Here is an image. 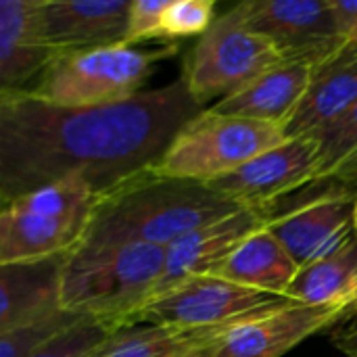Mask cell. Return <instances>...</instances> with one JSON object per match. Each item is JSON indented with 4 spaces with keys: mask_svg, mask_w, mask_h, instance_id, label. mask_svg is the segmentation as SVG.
<instances>
[{
    "mask_svg": "<svg viewBox=\"0 0 357 357\" xmlns=\"http://www.w3.org/2000/svg\"><path fill=\"white\" fill-rule=\"evenodd\" d=\"M203 109L182 77L107 107L0 92V205L73 178L102 195L151 172Z\"/></svg>",
    "mask_w": 357,
    "mask_h": 357,
    "instance_id": "6da1fadb",
    "label": "cell"
},
{
    "mask_svg": "<svg viewBox=\"0 0 357 357\" xmlns=\"http://www.w3.org/2000/svg\"><path fill=\"white\" fill-rule=\"evenodd\" d=\"M238 209L243 205L205 182L144 172L98 195L77 247L144 243L165 249Z\"/></svg>",
    "mask_w": 357,
    "mask_h": 357,
    "instance_id": "7a4b0ae2",
    "label": "cell"
},
{
    "mask_svg": "<svg viewBox=\"0 0 357 357\" xmlns=\"http://www.w3.org/2000/svg\"><path fill=\"white\" fill-rule=\"evenodd\" d=\"M165 264V249L144 243L75 247L63 257L59 305L63 312L105 320L113 328L151 299Z\"/></svg>",
    "mask_w": 357,
    "mask_h": 357,
    "instance_id": "3957f363",
    "label": "cell"
},
{
    "mask_svg": "<svg viewBox=\"0 0 357 357\" xmlns=\"http://www.w3.org/2000/svg\"><path fill=\"white\" fill-rule=\"evenodd\" d=\"M178 44L142 50L132 44H107L56 52L27 88L61 107H107L142 92L155 67L174 56Z\"/></svg>",
    "mask_w": 357,
    "mask_h": 357,
    "instance_id": "277c9868",
    "label": "cell"
},
{
    "mask_svg": "<svg viewBox=\"0 0 357 357\" xmlns=\"http://www.w3.org/2000/svg\"><path fill=\"white\" fill-rule=\"evenodd\" d=\"M98 192L65 180L0 205V264H38L71 253L84 238Z\"/></svg>",
    "mask_w": 357,
    "mask_h": 357,
    "instance_id": "5b68a950",
    "label": "cell"
},
{
    "mask_svg": "<svg viewBox=\"0 0 357 357\" xmlns=\"http://www.w3.org/2000/svg\"><path fill=\"white\" fill-rule=\"evenodd\" d=\"M284 140L280 126L215 113L207 107L176 134L151 172L209 184Z\"/></svg>",
    "mask_w": 357,
    "mask_h": 357,
    "instance_id": "8992f818",
    "label": "cell"
},
{
    "mask_svg": "<svg viewBox=\"0 0 357 357\" xmlns=\"http://www.w3.org/2000/svg\"><path fill=\"white\" fill-rule=\"evenodd\" d=\"M282 63V54L243 21L234 4L215 17L197 40L186 56L182 82L190 96L207 109L209 100L220 102Z\"/></svg>",
    "mask_w": 357,
    "mask_h": 357,
    "instance_id": "52a82bcc",
    "label": "cell"
},
{
    "mask_svg": "<svg viewBox=\"0 0 357 357\" xmlns=\"http://www.w3.org/2000/svg\"><path fill=\"white\" fill-rule=\"evenodd\" d=\"M268 209V230L303 268L339 249L356 232L357 190L337 180H314Z\"/></svg>",
    "mask_w": 357,
    "mask_h": 357,
    "instance_id": "ba28073f",
    "label": "cell"
},
{
    "mask_svg": "<svg viewBox=\"0 0 357 357\" xmlns=\"http://www.w3.org/2000/svg\"><path fill=\"white\" fill-rule=\"evenodd\" d=\"M289 297L253 291L218 276H197L149 299L128 322L178 331H220L289 305Z\"/></svg>",
    "mask_w": 357,
    "mask_h": 357,
    "instance_id": "9c48e42d",
    "label": "cell"
},
{
    "mask_svg": "<svg viewBox=\"0 0 357 357\" xmlns=\"http://www.w3.org/2000/svg\"><path fill=\"white\" fill-rule=\"evenodd\" d=\"M236 8L284 63L316 67L347 44L337 31L331 0H249Z\"/></svg>",
    "mask_w": 357,
    "mask_h": 357,
    "instance_id": "30bf717a",
    "label": "cell"
},
{
    "mask_svg": "<svg viewBox=\"0 0 357 357\" xmlns=\"http://www.w3.org/2000/svg\"><path fill=\"white\" fill-rule=\"evenodd\" d=\"M345 312L343 305L291 301L284 307L228 326L205 341L203 349L207 357H282L316 333L335 326Z\"/></svg>",
    "mask_w": 357,
    "mask_h": 357,
    "instance_id": "8fae6325",
    "label": "cell"
},
{
    "mask_svg": "<svg viewBox=\"0 0 357 357\" xmlns=\"http://www.w3.org/2000/svg\"><path fill=\"white\" fill-rule=\"evenodd\" d=\"M318 161L320 146L316 138H287L238 169L215 178L209 186L243 207H270L314 182Z\"/></svg>",
    "mask_w": 357,
    "mask_h": 357,
    "instance_id": "7c38bea8",
    "label": "cell"
},
{
    "mask_svg": "<svg viewBox=\"0 0 357 357\" xmlns=\"http://www.w3.org/2000/svg\"><path fill=\"white\" fill-rule=\"evenodd\" d=\"M132 0H33L38 40L52 52L123 42Z\"/></svg>",
    "mask_w": 357,
    "mask_h": 357,
    "instance_id": "4fadbf2b",
    "label": "cell"
},
{
    "mask_svg": "<svg viewBox=\"0 0 357 357\" xmlns=\"http://www.w3.org/2000/svg\"><path fill=\"white\" fill-rule=\"evenodd\" d=\"M268 222L270 218L266 207H243L232 215L178 238L165 247L163 274L151 299L184 280L211 276L247 236L266 228Z\"/></svg>",
    "mask_w": 357,
    "mask_h": 357,
    "instance_id": "5bb4252c",
    "label": "cell"
},
{
    "mask_svg": "<svg viewBox=\"0 0 357 357\" xmlns=\"http://www.w3.org/2000/svg\"><path fill=\"white\" fill-rule=\"evenodd\" d=\"M357 100V44L347 42L314 67L310 86L282 132L287 138H316Z\"/></svg>",
    "mask_w": 357,
    "mask_h": 357,
    "instance_id": "9a60e30c",
    "label": "cell"
},
{
    "mask_svg": "<svg viewBox=\"0 0 357 357\" xmlns=\"http://www.w3.org/2000/svg\"><path fill=\"white\" fill-rule=\"evenodd\" d=\"M59 259L0 264V335L42 322L59 312Z\"/></svg>",
    "mask_w": 357,
    "mask_h": 357,
    "instance_id": "2e32d148",
    "label": "cell"
},
{
    "mask_svg": "<svg viewBox=\"0 0 357 357\" xmlns=\"http://www.w3.org/2000/svg\"><path fill=\"white\" fill-rule=\"evenodd\" d=\"M312 71L314 67L310 65L282 63L261 73L234 94L211 105L209 109H213L215 113L255 119L284 128V123L293 117L310 86Z\"/></svg>",
    "mask_w": 357,
    "mask_h": 357,
    "instance_id": "e0dca14e",
    "label": "cell"
},
{
    "mask_svg": "<svg viewBox=\"0 0 357 357\" xmlns=\"http://www.w3.org/2000/svg\"><path fill=\"white\" fill-rule=\"evenodd\" d=\"M297 272L299 266L274 238V234L268 228H261L247 236L211 276L253 291L287 297Z\"/></svg>",
    "mask_w": 357,
    "mask_h": 357,
    "instance_id": "ac0fdd59",
    "label": "cell"
},
{
    "mask_svg": "<svg viewBox=\"0 0 357 357\" xmlns=\"http://www.w3.org/2000/svg\"><path fill=\"white\" fill-rule=\"evenodd\" d=\"M50 56L36 36L33 0H6L0 10V92L29 88Z\"/></svg>",
    "mask_w": 357,
    "mask_h": 357,
    "instance_id": "d6986e66",
    "label": "cell"
},
{
    "mask_svg": "<svg viewBox=\"0 0 357 357\" xmlns=\"http://www.w3.org/2000/svg\"><path fill=\"white\" fill-rule=\"evenodd\" d=\"M287 297L303 305H343L357 301V234L326 257L299 268Z\"/></svg>",
    "mask_w": 357,
    "mask_h": 357,
    "instance_id": "ffe728a7",
    "label": "cell"
},
{
    "mask_svg": "<svg viewBox=\"0 0 357 357\" xmlns=\"http://www.w3.org/2000/svg\"><path fill=\"white\" fill-rule=\"evenodd\" d=\"M220 331H178L159 324H130L109 333L88 357H184Z\"/></svg>",
    "mask_w": 357,
    "mask_h": 357,
    "instance_id": "44dd1931",
    "label": "cell"
},
{
    "mask_svg": "<svg viewBox=\"0 0 357 357\" xmlns=\"http://www.w3.org/2000/svg\"><path fill=\"white\" fill-rule=\"evenodd\" d=\"M316 140L320 146L316 180H337L357 190V100Z\"/></svg>",
    "mask_w": 357,
    "mask_h": 357,
    "instance_id": "7402d4cb",
    "label": "cell"
},
{
    "mask_svg": "<svg viewBox=\"0 0 357 357\" xmlns=\"http://www.w3.org/2000/svg\"><path fill=\"white\" fill-rule=\"evenodd\" d=\"M115 328L105 320L79 316L73 324L44 341L27 357H88L92 349Z\"/></svg>",
    "mask_w": 357,
    "mask_h": 357,
    "instance_id": "603a6c76",
    "label": "cell"
},
{
    "mask_svg": "<svg viewBox=\"0 0 357 357\" xmlns=\"http://www.w3.org/2000/svg\"><path fill=\"white\" fill-rule=\"evenodd\" d=\"M213 0H169L161 19V40L203 36L215 21Z\"/></svg>",
    "mask_w": 357,
    "mask_h": 357,
    "instance_id": "cb8c5ba5",
    "label": "cell"
},
{
    "mask_svg": "<svg viewBox=\"0 0 357 357\" xmlns=\"http://www.w3.org/2000/svg\"><path fill=\"white\" fill-rule=\"evenodd\" d=\"M79 316L69 312H59L42 322H36L31 326H25L21 331L0 335V357H27L36 347H40L44 341L73 324Z\"/></svg>",
    "mask_w": 357,
    "mask_h": 357,
    "instance_id": "d4e9b609",
    "label": "cell"
},
{
    "mask_svg": "<svg viewBox=\"0 0 357 357\" xmlns=\"http://www.w3.org/2000/svg\"><path fill=\"white\" fill-rule=\"evenodd\" d=\"M169 0H132L123 44L136 46L144 40H161V19Z\"/></svg>",
    "mask_w": 357,
    "mask_h": 357,
    "instance_id": "484cf974",
    "label": "cell"
},
{
    "mask_svg": "<svg viewBox=\"0 0 357 357\" xmlns=\"http://www.w3.org/2000/svg\"><path fill=\"white\" fill-rule=\"evenodd\" d=\"M333 343L347 356L357 357V305L349 307L345 316L335 324Z\"/></svg>",
    "mask_w": 357,
    "mask_h": 357,
    "instance_id": "4316f807",
    "label": "cell"
},
{
    "mask_svg": "<svg viewBox=\"0 0 357 357\" xmlns=\"http://www.w3.org/2000/svg\"><path fill=\"white\" fill-rule=\"evenodd\" d=\"M331 10L343 42H354V38L357 36V0L354 2L331 0Z\"/></svg>",
    "mask_w": 357,
    "mask_h": 357,
    "instance_id": "83f0119b",
    "label": "cell"
},
{
    "mask_svg": "<svg viewBox=\"0 0 357 357\" xmlns=\"http://www.w3.org/2000/svg\"><path fill=\"white\" fill-rule=\"evenodd\" d=\"M207 341H209V339H207ZM203 345H205V343H201L199 347H195L192 351H188V354H186L184 357H207L205 356V349H203Z\"/></svg>",
    "mask_w": 357,
    "mask_h": 357,
    "instance_id": "f1b7e54d",
    "label": "cell"
},
{
    "mask_svg": "<svg viewBox=\"0 0 357 357\" xmlns=\"http://www.w3.org/2000/svg\"><path fill=\"white\" fill-rule=\"evenodd\" d=\"M356 234H357V197H356Z\"/></svg>",
    "mask_w": 357,
    "mask_h": 357,
    "instance_id": "f546056e",
    "label": "cell"
},
{
    "mask_svg": "<svg viewBox=\"0 0 357 357\" xmlns=\"http://www.w3.org/2000/svg\"><path fill=\"white\" fill-rule=\"evenodd\" d=\"M4 2H6V0H0V10L4 8Z\"/></svg>",
    "mask_w": 357,
    "mask_h": 357,
    "instance_id": "4dcf8cb0",
    "label": "cell"
},
{
    "mask_svg": "<svg viewBox=\"0 0 357 357\" xmlns=\"http://www.w3.org/2000/svg\"><path fill=\"white\" fill-rule=\"evenodd\" d=\"M354 42H356V44H357V36H356V38H354Z\"/></svg>",
    "mask_w": 357,
    "mask_h": 357,
    "instance_id": "1f68e13d",
    "label": "cell"
},
{
    "mask_svg": "<svg viewBox=\"0 0 357 357\" xmlns=\"http://www.w3.org/2000/svg\"><path fill=\"white\" fill-rule=\"evenodd\" d=\"M356 303H357V301H356ZM356 303H354V305H356Z\"/></svg>",
    "mask_w": 357,
    "mask_h": 357,
    "instance_id": "d6a6232c",
    "label": "cell"
},
{
    "mask_svg": "<svg viewBox=\"0 0 357 357\" xmlns=\"http://www.w3.org/2000/svg\"><path fill=\"white\" fill-rule=\"evenodd\" d=\"M356 305H357V303H356ZM351 307H354V305H351Z\"/></svg>",
    "mask_w": 357,
    "mask_h": 357,
    "instance_id": "836d02e7",
    "label": "cell"
}]
</instances>
